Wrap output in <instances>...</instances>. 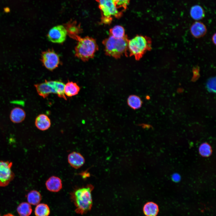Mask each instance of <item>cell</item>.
Here are the masks:
<instances>
[{
	"instance_id": "1",
	"label": "cell",
	"mask_w": 216,
	"mask_h": 216,
	"mask_svg": "<svg viewBox=\"0 0 216 216\" xmlns=\"http://www.w3.org/2000/svg\"><path fill=\"white\" fill-rule=\"evenodd\" d=\"M94 186L91 184L77 187L70 193V198L75 207L76 213L81 215L90 211L92 205V192Z\"/></svg>"
},
{
	"instance_id": "2",
	"label": "cell",
	"mask_w": 216,
	"mask_h": 216,
	"mask_svg": "<svg viewBox=\"0 0 216 216\" xmlns=\"http://www.w3.org/2000/svg\"><path fill=\"white\" fill-rule=\"evenodd\" d=\"M129 39L127 35L120 38L111 36L104 39L102 44L104 47L105 55L115 59H118L124 55L128 56Z\"/></svg>"
},
{
	"instance_id": "3",
	"label": "cell",
	"mask_w": 216,
	"mask_h": 216,
	"mask_svg": "<svg viewBox=\"0 0 216 216\" xmlns=\"http://www.w3.org/2000/svg\"><path fill=\"white\" fill-rule=\"evenodd\" d=\"M77 41L74 49L75 56L83 62L93 58L98 50L96 40L89 36L81 37Z\"/></svg>"
},
{
	"instance_id": "4",
	"label": "cell",
	"mask_w": 216,
	"mask_h": 216,
	"mask_svg": "<svg viewBox=\"0 0 216 216\" xmlns=\"http://www.w3.org/2000/svg\"><path fill=\"white\" fill-rule=\"evenodd\" d=\"M151 39L147 36L137 35L129 40L128 44V54L139 60L144 54L151 49Z\"/></svg>"
},
{
	"instance_id": "5",
	"label": "cell",
	"mask_w": 216,
	"mask_h": 216,
	"mask_svg": "<svg viewBox=\"0 0 216 216\" xmlns=\"http://www.w3.org/2000/svg\"><path fill=\"white\" fill-rule=\"evenodd\" d=\"M99 3L101 17L100 24L109 25L112 22L113 17L120 18L122 12L119 11L112 0H96Z\"/></svg>"
},
{
	"instance_id": "6",
	"label": "cell",
	"mask_w": 216,
	"mask_h": 216,
	"mask_svg": "<svg viewBox=\"0 0 216 216\" xmlns=\"http://www.w3.org/2000/svg\"><path fill=\"white\" fill-rule=\"evenodd\" d=\"M41 61L44 66L52 71L57 68L60 64L59 57L52 49H48L42 52Z\"/></svg>"
},
{
	"instance_id": "7",
	"label": "cell",
	"mask_w": 216,
	"mask_h": 216,
	"mask_svg": "<svg viewBox=\"0 0 216 216\" xmlns=\"http://www.w3.org/2000/svg\"><path fill=\"white\" fill-rule=\"evenodd\" d=\"M12 165L11 162L0 160V187L7 186L14 179V174L11 169Z\"/></svg>"
},
{
	"instance_id": "8",
	"label": "cell",
	"mask_w": 216,
	"mask_h": 216,
	"mask_svg": "<svg viewBox=\"0 0 216 216\" xmlns=\"http://www.w3.org/2000/svg\"><path fill=\"white\" fill-rule=\"evenodd\" d=\"M67 35V31L63 25H58L50 29L47 37L49 40L52 43L62 44L65 41Z\"/></svg>"
},
{
	"instance_id": "9",
	"label": "cell",
	"mask_w": 216,
	"mask_h": 216,
	"mask_svg": "<svg viewBox=\"0 0 216 216\" xmlns=\"http://www.w3.org/2000/svg\"><path fill=\"white\" fill-rule=\"evenodd\" d=\"M63 26L65 27L67 35L71 38L77 41L81 37L80 34L82 32L80 24L75 20H70Z\"/></svg>"
},
{
	"instance_id": "10",
	"label": "cell",
	"mask_w": 216,
	"mask_h": 216,
	"mask_svg": "<svg viewBox=\"0 0 216 216\" xmlns=\"http://www.w3.org/2000/svg\"><path fill=\"white\" fill-rule=\"evenodd\" d=\"M34 86L38 94L44 98H46L51 93L56 94L51 81L45 80L44 82L35 84Z\"/></svg>"
},
{
	"instance_id": "11",
	"label": "cell",
	"mask_w": 216,
	"mask_h": 216,
	"mask_svg": "<svg viewBox=\"0 0 216 216\" xmlns=\"http://www.w3.org/2000/svg\"><path fill=\"white\" fill-rule=\"evenodd\" d=\"M68 161L72 167L78 169L82 166L85 163V159L80 153L73 152L68 156Z\"/></svg>"
},
{
	"instance_id": "12",
	"label": "cell",
	"mask_w": 216,
	"mask_h": 216,
	"mask_svg": "<svg viewBox=\"0 0 216 216\" xmlns=\"http://www.w3.org/2000/svg\"><path fill=\"white\" fill-rule=\"evenodd\" d=\"M45 185L47 189L52 192H58L62 188V182L59 177L52 176L46 181Z\"/></svg>"
},
{
	"instance_id": "13",
	"label": "cell",
	"mask_w": 216,
	"mask_h": 216,
	"mask_svg": "<svg viewBox=\"0 0 216 216\" xmlns=\"http://www.w3.org/2000/svg\"><path fill=\"white\" fill-rule=\"evenodd\" d=\"M35 124L38 129L44 131L48 129L50 127L51 121L49 117L44 114H40L36 118Z\"/></svg>"
},
{
	"instance_id": "14",
	"label": "cell",
	"mask_w": 216,
	"mask_h": 216,
	"mask_svg": "<svg viewBox=\"0 0 216 216\" xmlns=\"http://www.w3.org/2000/svg\"><path fill=\"white\" fill-rule=\"evenodd\" d=\"M26 116V112L23 109L16 107L11 110L10 117L13 122L18 123L22 122L25 119Z\"/></svg>"
},
{
	"instance_id": "15",
	"label": "cell",
	"mask_w": 216,
	"mask_h": 216,
	"mask_svg": "<svg viewBox=\"0 0 216 216\" xmlns=\"http://www.w3.org/2000/svg\"><path fill=\"white\" fill-rule=\"evenodd\" d=\"M192 35L196 38L203 36L206 31L205 26L202 23L196 21L193 24L190 28Z\"/></svg>"
},
{
	"instance_id": "16",
	"label": "cell",
	"mask_w": 216,
	"mask_h": 216,
	"mask_svg": "<svg viewBox=\"0 0 216 216\" xmlns=\"http://www.w3.org/2000/svg\"><path fill=\"white\" fill-rule=\"evenodd\" d=\"M80 88L76 83L72 81H68L65 84L64 93L66 96L71 97L78 94L80 91Z\"/></svg>"
},
{
	"instance_id": "17",
	"label": "cell",
	"mask_w": 216,
	"mask_h": 216,
	"mask_svg": "<svg viewBox=\"0 0 216 216\" xmlns=\"http://www.w3.org/2000/svg\"><path fill=\"white\" fill-rule=\"evenodd\" d=\"M143 210L146 216H156L159 212V208L156 203L148 202L144 205Z\"/></svg>"
},
{
	"instance_id": "18",
	"label": "cell",
	"mask_w": 216,
	"mask_h": 216,
	"mask_svg": "<svg viewBox=\"0 0 216 216\" xmlns=\"http://www.w3.org/2000/svg\"><path fill=\"white\" fill-rule=\"evenodd\" d=\"M190 13L192 18L196 20L202 19L205 15L203 9L199 5L192 6L190 10Z\"/></svg>"
},
{
	"instance_id": "19",
	"label": "cell",
	"mask_w": 216,
	"mask_h": 216,
	"mask_svg": "<svg viewBox=\"0 0 216 216\" xmlns=\"http://www.w3.org/2000/svg\"><path fill=\"white\" fill-rule=\"evenodd\" d=\"M41 199L42 196L40 193L35 190L31 191L28 193L27 196V200L28 203L33 205L39 204Z\"/></svg>"
},
{
	"instance_id": "20",
	"label": "cell",
	"mask_w": 216,
	"mask_h": 216,
	"mask_svg": "<svg viewBox=\"0 0 216 216\" xmlns=\"http://www.w3.org/2000/svg\"><path fill=\"white\" fill-rule=\"evenodd\" d=\"M127 103L130 107L134 110H136L141 107L142 101L138 96L132 95L128 97Z\"/></svg>"
},
{
	"instance_id": "21",
	"label": "cell",
	"mask_w": 216,
	"mask_h": 216,
	"mask_svg": "<svg viewBox=\"0 0 216 216\" xmlns=\"http://www.w3.org/2000/svg\"><path fill=\"white\" fill-rule=\"evenodd\" d=\"M17 210L20 216H29L32 212L31 206L26 202L21 203L18 206Z\"/></svg>"
},
{
	"instance_id": "22",
	"label": "cell",
	"mask_w": 216,
	"mask_h": 216,
	"mask_svg": "<svg viewBox=\"0 0 216 216\" xmlns=\"http://www.w3.org/2000/svg\"><path fill=\"white\" fill-rule=\"evenodd\" d=\"M109 34L110 35L117 38H123L126 35L124 28L120 25H116L110 28Z\"/></svg>"
},
{
	"instance_id": "23",
	"label": "cell",
	"mask_w": 216,
	"mask_h": 216,
	"mask_svg": "<svg viewBox=\"0 0 216 216\" xmlns=\"http://www.w3.org/2000/svg\"><path fill=\"white\" fill-rule=\"evenodd\" d=\"M50 211L49 207L46 204H39L36 206L34 210L36 216H48Z\"/></svg>"
},
{
	"instance_id": "24",
	"label": "cell",
	"mask_w": 216,
	"mask_h": 216,
	"mask_svg": "<svg viewBox=\"0 0 216 216\" xmlns=\"http://www.w3.org/2000/svg\"><path fill=\"white\" fill-rule=\"evenodd\" d=\"M199 152L203 157H208L212 154V150L210 145L206 142L201 144L199 147Z\"/></svg>"
},
{
	"instance_id": "25",
	"label": "cell",
	"mask_w": 216,
	"mask_h": 216,
	"mask_svg": "<svg viewBox=\"0 0 216 216\" xmlns=\"http://www.w3.org/2000/svg\"><path fill=\"white\" fill-rule=\"evenodd\" d=\"M116 8L118 9L122 8L124 11L127 8L130 0H112Z\"/></svg>"
},
{
	"instance_id": "26",
	"label": "cell",
	"mask_w": 216,
	"mask_h": 216,
	"mask_svg": "<svg viewBox=\"0 0 216 216\" xmlns=\"http://www.w3.org/2000/svg\"><path fill=\"white\" fill-rule=\"evenodd\" d=\"M206 87L208 91L215 93L216 92V79L215 77H212L208 81Z\"/></svg>"
},
{
	"instance_id": "27",
	"label": "cell",
	"mask_w": 216,
	"mask_h": 216,
	"mask_svg": "<svg viewBox=\"0 0 216 216\" xmlns=\"http://www.w3.org/2000/svg\"><path fill=\"white\" fill-rule=\"evenodd\" d=\"M172 180L175 182H178L180 179V176L177 173H175L172 176Z\"/></svg>"
},
{
	"instance_id": "28",
	"label": "cell",
	"mask_w": 216,
	"mask_h": 216,
	"mask_svg": "<svg viewBox=\"0 0 216 216\" xmlns=\"http://www.w3.org/2000/svg\"><path fill=\"white\" fill-rule=\"evenodd\" d=\"M216 34H214L213 36L212 40L214 43L215 44L216 43Z\"/></svg>"
},
{
	"instance_id": "29",
	"label": "cell",
	"mask_w": 216,
	"mask_h": 216,
	"mask_svg": "<svg viewBox=\"0 0 216 216\" xmlns=\"http://www.w3.org/2000/svg\"><path fill=\"white\" fill-rule=\"evenodd\" d=\"M3 216H15L14 215H13L9 213V214H7L5 215H4Z\"/></svg>"
},
{
	"instance_id": "30",
	"label": "cell",
	"mask_w": 216,
	"mask_h": 216,
	"mask_svg": "<svg viewBox=\"0 0 216 216\" xmlns=\"http://www.w3.org/2000/svg\"></svg>"
}]
</instances>
